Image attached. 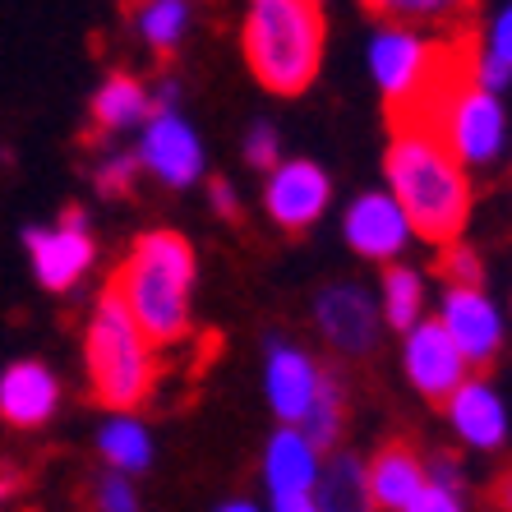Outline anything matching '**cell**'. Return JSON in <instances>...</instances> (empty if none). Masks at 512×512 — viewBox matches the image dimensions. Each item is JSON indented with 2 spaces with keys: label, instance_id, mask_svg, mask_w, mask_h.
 <instances>
[{
  "label": "cell",
  "instance_id": "34",
  "mask_svg": "<svg viewBox=\"0 0 512 512\" xmlns=\"http://www.w3.org/2000/svg\"><path fill=\"white\" fill-rule=\"evenodd\" d=\"M153 107L157 111H180V84L176 79H157L153 84Z\"/></svg>",
  "mask_w": 512,
  "mask_h": 512
},
{
  "label": "cell",
  "instance_id": "33",
  "mask_svg": "<svg viewBox=\"0 0 512 512\" xmlns=\"http://www.w3.org/2000/svg\"><path fill=\"white\" fill-rule=\"evenodd\" d=\"M425 466H429V485H439V489H457V485H462L453 457H434V462H425Z\"/></svg>",
  "mask_w": 512,
  "mask_h": 512
},
{
  "label": "cell",
  "instance_id": "36",
  "mask_svg": "<svg viewBox=\"0 0 512 512\" xmlns=\"http://www.w3.org/2000/svg\"><path fill=\"white\" fill-rule=\"evenodd\" d=\"M494 503H499L503 512H512V471L499 476V485H494Z\"/></svg>",
  "mask_w": 512,
  "mask_h": 512
},
{
  "label": "cell",
  "instance_id": "18",
  "mask_svg": "<svg viewBox=\"0 0 512 512\" xmlns=\"http://www.w3.org/2000/svg\"><path fill=\"white\" fill-rule=\"evenodd\" d=\"M153 84H143L139 74H107L102 84L88 97V120H93V134L102 139H116V134H139L148 120H153Z\"/></svg>",
  "mask_w": 512,
  "mask_h": 512
},
{
  "label": "cell",
  "instance_id": "31",
  "mask_svg": "<svg viewBox=\"0 0 512 512\" xmlns=\"http://www.w3.org/2000/svg\"><path fill=\"white\" fill-rule=\"evenodd\" d=\"M208 203H213V213L227 217V222H236L240 217V194H236V185H231L227 176L208 180Z\"/></svg>",
  "mask_w": 512,
  "mask_h": 512
},
{
  "label": "cell",
  "instance_id": "13",
  "mask_svg": "<svg viewBox=\"0 0 512 512\" xmlns=\"http://www.w3.org/2000/svg\"><path fill=\"white\" fill-rule=\"evenodd\" d=\"M439 323L466 356V365L489 370L503 351V314L480 286H448L439 300Z\"/></svg>",
  "mask_w": 512,
  "mask_h": 512
},
{
  "label": "cell",
  "instance_id": "6",
  "mask_svg": "<svg viewBox=\"0 0 512 512\" xmlns=\"http://www.w3.org/2000/svg\"><path fill=\"white\" fill-rule=\"evenodd\" d=\"M19 240H24L33 282L51 296H65L74 286H84L88 273L97 268V236L79 208H65L47 227H24Z\"/></svg>",
  "mask_w": 512,
  "mask_h": 512
},
{
  "label": "cell",
  "instance_id": "23",
  "mask_svg": "<svg viewBox=\"0 0 512 512\" xmlns=\"http://www.w3.org/2000/svg\"><path fill=\"white\" fill-rule=\"evenodd\" d=\"M425 277L406 263H388L383 268V282H379V314H383V328L393 333H411L416 323H425Z\"/></svg>",
  "mask_w": 512,
  "mask_h": 512
},
{
  "label": "cell",
  "instance_id": "16",
  "mask_svg": "<svg viewBox=\"0 0 512 512\" xmlns=\"http://www.w3.org/2000/svg\"><path fill=\"white\" fill-rule=\"evenodd\" d=\"M323 462L328 457L296 425H277L273 439L263 443V462H259L268 499H305V494H314L323 476Z\"/></svg>",
  "mask_w": 512,
  "mask_h": 512
},
{
  "label": "cell",
  "instance_id": "17",
  "mask_svg": "<svg viewBox=\"0 0 512 512\" xmlns=\"http://www.w3.org/2000/svg\"><path fill=\"white\" fill-rule=\"evenodd\" d=\"M443 411H448V425H453V434L466 448L494 453V448H503V439H508V406H503L499 388L485 383L480 374L466 379L462 388L443 402Z\"/></svg>",
  "mask_w": 512,
  "mask_h": 512
},
{
  "label": "cell",
  "instance_id": "28",
  "mask_svg": "<svg viewBox=\"0 0 512 512\" xmlns=\"http://www.w3.org/2000/svg\"><path fill=\"white\" fill-rule=\"evenodd\" d=\"M245 162H250L254 171H263V176L286 162L282 157V134H277L273 120H254L250 130H245Z\"/></svg>",
  "mask_w": 512,
  "mask_h": 512
},
{
  "label": "cell",
  "instance_id": "12",
  "mask_svg": "<svg viewBox=\"0 0 512 512\" xmlns=\"http://www.w3.org/2000/svg\"><path fill=\"white\" fill-rule=\"evenodd\" d=\"M319 388H323V365L305 346L286 342V337H273L263 346V397L273 406L277 425H300L310 416Z\"/></svg>",
  "mask_w": 512,
  "mask_h": 512
},
{
  "label": "cell",
  "instance_id": "27",
  "mask_svg": "<svg viewBox=\"0 0 512 512\" xmlns=\"http://www.w3.org/2000/svg\"><path fill=\"white\" fill-rule=\"evenodd\" d=\"M88 499H93V512H143V494L130 476H120V471H102L88 489Z\"/></svg>",
  "mask_w": 512,
  "mask_h": 512
},
{
  "label": "cell",
  "instance_id": "30",
  "mask_svg": "<svg viewBox=\"0 0 512 512\" xmlns=\"http://www.w3.org/2000/svg\"><path fill=\"white\" fill-rule=\"evenodd\" d=\"M485 51L512 70V5H503V10L494 14V24H489V33H485Z\"/></svg>",
  "mask_w": 512,
  "mask_h": 512
},
{
  "label": "cell",
  "instance_id": "9",
  "mask_svg": "<svg viewBox=\"0 0 512 512\" xmlns=\"http://www.w3.org/2000/svg\"><path fill=\"white\" fill-rule=\"evenodd\" d=\"M314 328H319L323 342L333 346L337 356H370L383 333L379 296L365 291L360 282L323 286L314 296Z\"/></svg>",
  "mask_w": 512,
  "mask_h": 512
},
{
  "label": "cell",
  "instance_id": "3",
  "mask_svg": "<svg viewBox=\"0 0 512 512\" xmlns=\"http://www.w3.org/2000/svg\"><path fill=\"white\" fill-rule=\"evenodd\" d=\"M328 19L319 0H245L240 19V56L254 84L273 97H300L319 79Z\"/></svg>",
  "mask_w": 512,
  "mask_h": 512
},
{
  "label": "cell",
  "instance_id": "24",
  "mask_svg": "<svg viewBox=\"0 0 512 512\" xmlns=\"http://www.w3.org/2000/svg\"><path fill=\"white\" fill-rule=\"evenodd\" d=\"M379 24L402 28H462L476 0H360Z\"/></svg>",
  "mask_w": 512,
  "mask_h": 512
},
{
  "label": "cell",
  "instance_id": "22",
  "mask_svg": "<svg viewBox=\"0 0 512 512\" xmlns=\"http://www.w3.org/2000/svg\"><path fill=\"white\" fill-rule=\"evenodd\" d=\"M314 503H319V512H379L374 508V494H370L365 462L351 457V453H333L328 462H323Z\"/></svg>",
  "mask_w": 512,
  "mask_h": 512
},
{
  "label": "cell",
  "instance_id": "29",
  "mask_svg": "<svg viewBox=\"0 0 512 512\" xmlns=\"http://www.w3.org/2000/svg\"><path fill=\"white\" fill-rule=\"evenodd\" d=\"M443 282L448 286H480L485 282V268H480L476 250H466V245H448V250H443Z\"/></svg>",
  "mask_w": 512,
  "mask_h": 512
},
{
  "label": "cell",
  "instance_id": "8",
  "mask_svg": "<svg viewBox=\"0 0 512 512\" xmlns=\"http://www.w3.org/2000/svg\"><path fill=\"white\" fill-rule=\"evenodd\" d=\"M134 157L167 190H190L208 176V148L185 111H153V120L139 130Z\"/></svg>",
  "mask_w": 512,
  "mask_h": 512
},
{
  "label": "cell",
  "instance_id": "19",
  "mask_svg": "<svg viewBox=\"0 0 512 512\" xmlns=\"http://www.w3.org/2000/svg\"><path fill=\"white\" fill-rule=\"evenodd\" d=\"M365 476H370V494H374V508L379 512H406L429 489L425 457L402 439L383 443L379 453L365 462Z\"/></svg>",
  "mask_w": 512,
  "mask_h": 512
},
{
  "label": "cell",
  "instance_id": "10",
  "mask_svg": "<svg viewBox=\"0 0 512 512\" xmlns=\"http://www.w3.org/2000/svg\"><path fill=\"white\" fill-rule=\"evenodd\" d=\"M333 203V180L310 157H286L282 167L263 180V213L273 217L277 231H310Z\"/></svg>",
  "mask_w": 512,
  "mask_h": 512
},
{
  "label": "cell",
  "instance_id": "20",
  "mask_svg": "<svg viewBox=\"0 0 512 512\" xmlns=\"http://www.w3.org/2000/svg\"><path fill=\"white\" fill-rule=\"evenodd\" d=\"M97 457L120 476H148L157 462V439L139 411H111L97 429Z\"/></svg>",
  "mask_w": 512,
  "mask_h": 512
},
{
  "label": "cell",
  "instance_id": "1",
  "mask_svg": "<svg viewBox=\"0 0 512 512\" xmlns=\"http://www.w3.org/2000/svg\"><path fill=\"white\" fill-rule=\"evenodd\" d=\"M383 180L388 194L402 203V213L411 217L416 240L434 250L457 245L471 217V180L439 134L393 125V143L383 153Z\"/></svg>",
  "mask_w": 512,
  "mask_h": 512
},
{
  "label": "cell",
  "instance_id": "2",
  "mask_svg": "<svg viewBox=\"0 0 512 512\" xmlns=\"http://www.w3.org/2000/svg\"><path fill=\"white\" fill-rule=\"evenodd\" d=\"M111 291L162 351L180 346L194 333V291H199V259H194L190 236L171 227L134 236Z\"/></svg>",
  "mask_w": 512,
  "mask_h": 512
},
{
  "label": "cell",
  "instance_id": "32",
  "mask_svg": "<svg viewBox=\"0 0 512 512\" xmlns=\"http://www.w3.org/2000/svg\"><path fill=\"white\" fill-rule=\"evenodd\" d=\"M406 512H466L462 499H457V489H439V485H429L425 494H420L416 503Z\"/></svg>",
  "mask_w": 512,
  "mask_h": 512
},
{
  "label": "cell",
  "instance_id": "15",
  "mask_svg": "<svg viewBox=\"0 0 512 512\" xmlns=\"http://www.w3.org/2000/svg\"><path fill=\"white\" fill-rule=\"evenodd\" d=\"M65 383L47 360L24 356L0 370V420L10 429H42L56 420Z\"/></svg>",
  "mask_w": 512,
  "mask_h": 512
},
{
  "label": "cell",
  "instance_id": "5",
  "mask_svg": "<svg viewBox=\"0 0 512 512\" xmlns=\"http://www.w3.org/2000/svg\"><path fill=\"white\" fill-rule=\"evenodd\" d=\"M466 47L457 42H439L425 28H402V24H379L370 37V74L379 93L388 97L393 116L416 111L448 74L462 65Z\"/></svg>",
  "mask_w": 512,
  "mask_h": 512
},
{
  "label": "cell",
  "instance_id": "4",
  "mask_svg": "<svg viewBox=\"0 0 512 512\" xmlns=\"http://www.w3.org/2000/svg\"><path fill=\"white\" fill-rule=\"evenodd\" d=\"M84 379L107 411H139L162 383V346L134 323L116 291H102L84 323Z\"/></svg>",
  "mask_w": 512,
  "mask_h": 512
},
{
  "label": "cell",
  "instance_id": "21",
  "mask_svg": "<svg viewBox=\"0 0 512 512\" xmlns=\"http://www.w3.org/2000/svg\"><path fill=\"white\" fill-rule=\"evenodd\" d=\"M190 24H194V0H134L130 10V33L162 60L171 51H180Z\"/></svg>",
  "mask_w": 512,
  "mask_h": 512
},
{
  "label": "cell",
  "instance_id": "14",
  "mask_svg": "<svg viewBox=\"0 0 512 512\" xmlns=\"http://www.w3.org/2000/svg\"><path fill=\"white\" fill-rule=\"evenodd\" d=\"M402 370L411 379V388L420 397H429V402H448L471 379V365H466V356L453 346V337L443 333L439 319L416 323L402 337Z\"/></svg>",
  "mask_w": 512,
  "mask_h": 512
},
{
  "label": "cell",
  "instance_id": "26",
  "mask_svg": "<svg viewBox=\"0 0 512 512\" xmlns=\"http://www.w3.org/2000/svg\"><path fill=\"white\" fill-rule=\"evenodd\" d=\"M139 157L134 148H102L93 162V190L102 199H125L134 190V180H139Z\"/></svg>",
  "mask_w": 512,
  "mask_h": 512
},
{
  "label": "cell",
  "instance_id": "25",
  "mask_svg": "<svg viewBox=\"0 0 512 512\" xmlns=\"http://www.w3.org/2000/svg\"><path fill=\"white\" fill-rule=\"evenodd\" d=\"M296 429L314 443V448H319L323 457H328V448H337V439H342V429H346V388H342V379H337L333 370H323L319 397H314L310 416L300 420Z\"/></svg>",
  "mask_w": 512,
  "mask_h": 512
},
{
  "label": "cell",
  "instance_id": "11",
  "mask_svg": "<svg viewBox=\"0 0 512 512\" xmlns=\"http://www.w3.org/2000/svg\"><path fill=\"white\" fill-rule=\"evenodd\" d=\"M342 240L360 254V259L397 263L406 250H411L416 227H411V217L402 213V203H397L388 190H365V194H356V199L346 203Z\"/></svg>",
  "mask_w": 512,
  "mask_h": 512
},
{
  "label": "cell",
  "instance_id": "7",
  "mask_svg": "<svg viewBox=\"0 0 512 512\" xmlns=\"http://www.w3.org/2000/svg\"><path fill=\"white\" fill-rule=\"evenodd\" d=\"M434 134L453 148V157L462 167H489L503 153V143H508V116H503L499 97L476 88V79H466L443 102L439 120H434Z\"/></svg>",
  "mask_w": 512,
  "mask_h": 512
},
{
  "label": "cell",
  "instance_id": "37",
  "mask_svg": "<svg viewBox=\"0 0 512 512\" xmlns=\"http://www.w3.org/2000/svg\"><path fill=\"white\" fill-rule=\"evenodd\" d=\"M213 512H268V508H259L254 499H227V503H217Z\"/></svg>",
  "mask_w": 512,
  "mask_h": 512
},
{
  "label": "cell",
  "instance_id": "35",
  "mask_svg": "<svg viewBox=\"0 0 512 512\" xmlns=\"http://www.w3.org/2000/svg\"><path fill=\"white\" fill-rule=\"evenodd\" d=\"M268 512H319V503H314V494H305V499H268Z\"/></svg>",
  "mask_w": 512,
  "mask_h": 512
}]
</instances>
